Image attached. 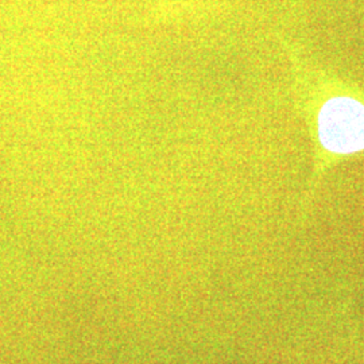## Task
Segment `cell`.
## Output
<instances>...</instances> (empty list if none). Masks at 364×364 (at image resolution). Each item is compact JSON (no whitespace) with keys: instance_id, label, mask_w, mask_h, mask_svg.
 Segmentation results:
<instances>
[{"instance_id":"1","label":"cell","mask_w":364,"mask_h":364,"mask_svg":"<svg viewBox=\"0 0 364 364\" xmlns=\"http://www.w3.org/2000/svg\"><path fill=\"white\" fill-rule=\"evenodd\" d=\"M320 144L333 156L364 151V103L356 97L338 95L326 99L317 114Z\"/></svg>"}]
</instances>
